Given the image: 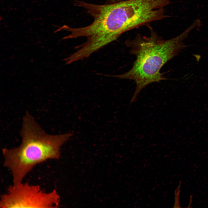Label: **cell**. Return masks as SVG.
Returning <instances> with one entry per match:
<instances>
[{
    "label": "cell",
    "instance_id": "1",
    "mask_svg": "<svg viewBox=\"0 0 208 208\" xmlns=\"http://www.w3.org/2000/svg\"><path fill=\"white\" fill-rule=\"evenodd\" d=\"M194 28L191 25L184 32L173 38L164 40L151 30L149 36L138 34L133 40L125 42L131 54L136 57L131 68L124 74L114 77L135 81L136 87L130 105L136 101L141 90L149 84L166 79L160 73L163 66L187 47L183 40Z\"/></svg>",
    "mask_w": 208,
    "mask_h": 208
},
{
    "label": "cell",
    "instance_id": "2",
    "mask_svg": "<svg viewBox=\"0 0 208 208\" xmlns=\"http://www.w3.org/2000/svg\"><path fill=\"white\" fill-rule=\"evenodd\" d=\"M20 135V145L2 150L4 165L11 172L14 185L22 183L38 164L48 159H58L61 146L73 135L70 133H47L28 112L23 118Z\"/></svg>",
    "mask_w": 208,
    "mask_h": 208
},
{
    "label": "cell",
    "instance_id": "3",
    "mask_svg": "<svg viewBox=\"0 0 208 208\" xmlns=\"http://www.w3.org/2000/svg\"><path fill=\"white\" fill-rule=\"evenodd\" d=\"M59 196L55 190L46 192L39 186L21 183L8 188L1 196V208H54L59 205Z\"/></svg>",
    "mask_w": 208,
    "mask_h": 208
},
{
    "label": "cell",
    "instance_id": "4",
    "mask_svg": "<svg viewBox=\"0 0 208 208\" xmlns=\"http://www.w3.org/2000/svg\"><path fill=\"white\" fill-rule=\"evenodd\" d=\"M112 0V1H114V0Z\"/></svg>",
    "mask_w": 208,
    "mask_h": 208
}]
</instances>
